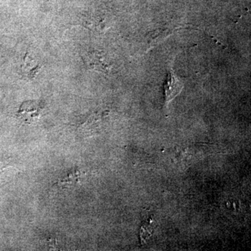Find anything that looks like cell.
Returning <instances> with one entry per match:
<instances>
[{
  "label": "cell",
  "instance_id": "6da1fadb",
  "mask_svg": "<svg viewBox=\"0 0 251 251\" xmlns=\"http://www.w3.org/2000/svg\"><path fill=\"white\" fill-rule=\"evenodd\" d=\"M184 85L173 72V69L170 68L168 77L165 84L164 92L166 103L168 104L180 94L182 90Z\"/></svg>",
  "mask_w": 251,
  "mask_h": 251
},
{
  "label": "cell",
  "instance_id": "7a4b0ae2",
  "mask_svg": "<svg viewBox=\"0 0 251 251\" xmlns=\"http://www.w3.org/2000/svg\"><path fill=\"white\" fill-rule=\"evenodd\" d=\"M85 57V62L91 69L100 72H107L110 70V63L103 52L92 51L86 54Z\"/></svg>",
  "mask_w": 251,
  "mask_h": 251
},
{
  "label": "cell",
  "instance_id": "3957f363",
  "mask_svg": "<svg viewBox=\"0 0 251 251\" xmlns=\"http://www.w3.org/2000/svg\"><path fill=\"white\" fill-rule=\"evenodd\" d=\"M83 176V173L80 168H72L56 181L54 186H57L61 189H69L75 187L80 184L81 179Z\"/></svg>",
  "mask_w": 251,
  "mask_h": 251
},
{
  "label": "cell",
  "instance_id": "277c9868",
  "mask_svg": "<svg viewBox=\"0 0 251 251\" xmlns=\"http://www.w3.org/2000/svg\"><path fill=\"white\" fill-rule=\"evenodd\" d=\"M9 166H11V162L9 159L5 157L0 156V171L9 168Z\"/></svg>",
  "mask_w": 251,
  "mask_h": 251
}]
</instances>
